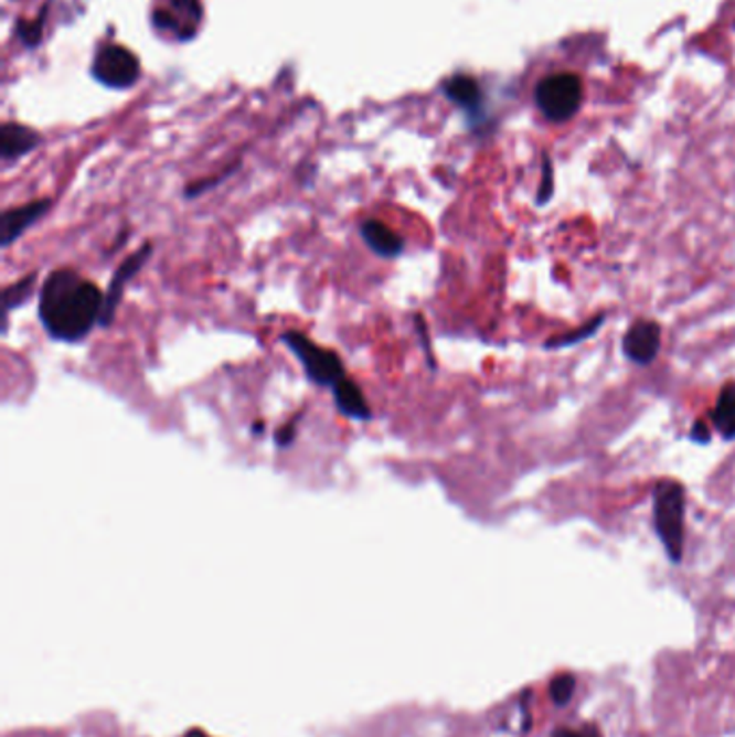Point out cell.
<instances>
[{"instance_id": "6da1fadb", "label": "cell", "mask_w": 735, "mask_h": 737, "mask_svg": "<svg viewBox=\"0 0 735 737\" xmlns=\"http://www.w3.org/2000/svg\"><path fill=\"white\" fill-rule=\"evenodd\" d=\"M104 293L99 287L72 268H58L47 275L40 291V322L50 339L76 343L92 334L102 320Z\"/></svg>"}, {"instance_id": "7a4b0ae2", "label": "cell", "mask_w": 735, "mask_h": 737, "mask_svg": "<svg viewBox=\"0 0 735 737\" xmlns=\"http://www.w3.org/2000/svg\"><path fill=\"white\" fill-rule=\"evenodd\" d=\"M653 531L673 565L684 560L686 548V488L678 479H658L651 488Z\"/></svg>"}, {"instance_id": "3957f363", "label": "cell", "mask_w": 735, "mask_h": 737, "mask_svg": "<svg viewBox=\"0 0 735 737\" xmlns=\"http://www.w3.org/2000/svg\"><path fill=\"white\" fill-rule=\"evenodd\" d=\"M280 341L300 361L307 377L313 384L323 386V388H332L341 377L348 375L345 367H343V361L339 359L337 352L318 345L313 339H309L300 330H285L280 334Z\"/></svg>"}, {"instance_id": "277c9868", "label": "cell", "mask_w": 735, "mask_h": 737, "mask_svg": "<svg viewBox=\"0 0 735 737\" xmlns=\"http://www.w3.org/2000/svg\"><path fill=\"white\" fill-rule=\"evenodd\" d=\"M537 108L554 124L572 119L583 102V85L574 74H552L535 89Z\"/></svg>"}, {"instance_id": "5b68a950", "label": "cell", "mask_w": 735, "mask_h": 737, "mask_svg": "<svg viewBox=\"0 0 735 737\" xmlns=\"http://www.w3.org/2000/svg\"><path fill=\"white\" fill-rule=\"evenodd\" d=\"M93 74L108 87H130L138 78L137 56L124 46L99 47L93 63Z\"/></svg>"}, {"instance_id": "8992f818", "label": "cell", "mask_w": 735, "mask_h": 737, "mask_svg": "<svg viewBox=\"0 0 735 737\" xmlns=\"http://www.w3.org/2000/svg\"><path fill=\"white\" fill-rule=\"evenodd\" d=\"M662 350V328L653 320H637L630 323L621 339V352L624 356L637 365V367H649Z\"/></svg>"}, {"instance_id": "52a82bcc", "label": "cell", "mask_w": 735, "mask_h": 737, "mask_svg": "<svg viewBox=\"0 0 735 737\" xmlns=\"http://www.w3.org/2000/svg\"><path fill=\"white\" fill-rule=\"evenodd\" d=\"M151 253H153L151 242H145L138 248L137 253H132L128 259L121 261V266L117 268V273L110 278V285H108V289L104 293V309H102L99 325H110V323L115 322L117 309H119V302L124 298V291H126L128 282L142 270V266L147 264V259L151 257Z\"/></svg>"}, {"instance_id": "ba28073f", "label": "cell", "mask_w": 735, "mask_h": 737, "mask_svg": "<svg viewBox=\"0 0 735 737\" xmlns=\"http://www.w3.org/2000/svg\"><path fill=\"white\" fill-rule=\"evenodd\" d=\"M50 199H38L20 207H11L2 214V248H9L24 231L33 227L40 218H44L50 210Z\"/></svg>"}, {"instance_id": "9c48e42d", "label": "cell", "mask_w": 735, "mask_h": 737, "mask_svg": "<svg viewBox=\"0 0 735 737\" xmlns=\"http://www.w3.org/2000/svg\"><path fill=\"white\" fill-rule=\"evenodd\" d=\"M361 235L369 248L384 259H395L406 248V239L397 231L391 229L386 223L375 218H369L361 225Z\"/></svg>"}, {"instance_id": "30bf717a", "label": "cell", "mask_w": 735, "mask_h": 737, "mask_svg": "<svg viewBox=\"0 0 735 737\" xmlns=\"http://www.w3.org/2000/svg\"><path fill=\"white\" fill-rule=\"evenodd\" d=\"M332 399H334V406L337 410L352 420H371V408H369L368 397L363 395V391L359 388V384L345 375L341 377L332 388Z\"/></svg>"}, {"instance_id": "8fae6325", "label": "cell", "mask_w": 735, "mask_h": 737, "mask_svg": "<svg viewBox=\"0 0 735 737\" xmlns=\"http://www.w3.org/2000/svg\"><path fill=\"white\" fill-rule=\"evenodd\" d=\"M707 420L712 429L725 440L734 442L735 440V382H725L718 391L716 404L710 410Z\"/></svg>"}, {"instance_id": "7c38bea8", "label": "cell", "mask_w": 735, "mask_h": 737, "mask_svg": "<svg viewBox=\"0 0 735 737\" xmlns=\"http://www.w3.org/2000/svg\"><path fill=\"white\" fill-rule=\"evenodd\" d=\"M40 142V137L20 126V124H4L2 130H0V153H2V160L4 162H11V160H18L22 156H26L29 151H33Z\"/></svg>"}, {"instance_id": "4fadbf2b", "label": "cell", "mask_w": 735, "mask_h": 737, "mask_svg": "<svg viewBox=\"0 0 735 737\" xmlns=\"http://www.w3.org/2000/svg\"><path fill=\"white\" fill-rule=\"evenodd\" d=\"M604 323H606V313H598L589 322L583 323L580 328H574V330H567L563 334H554L551 339H546L544 350L554 352V350H567V348H574L578 343H585V341H589L598 334L599 330L604 328Z\"/></svg>"}, {"instance_id": "5bb4252c", "label": "cell", "mask_w": 735, "mask_h": 737, "mask_svg": "<svg viewBox=\"0 0 735 737\" xmlns=\"http://www.w3.org/2000/svg\"><path fill=\"white\" fill-rule=\"evenodd\" d=\"M445 92L456 104H460L464 108L477 106L479 97H481L479 85L470 76H454L451 81H447Z\"/></svg>"}, {"instance_id": "9a60e30c", "label": "cell", "mask_w": 735, "mask_h": 737, "mask_svg": "<svg viewBox=\"0 0 735 737\" xmlns=\"http://www.w3.org/2000/svg\"><path fill=\"white\" fill-rule=\"evenodd\" d=\"M35 282H38V273H31L11 285L4 287V293H2V300H4V316H9L15 307L24 305L31 296H33V289H35Z\"/></svg>"}, {"instance_id": "2e32d148", "label": "cell", "mask_w": 735, "mask_h": 737, "mask_svg": "<svg viewBox=\"0 0 735 737\" xmlns=\"http://www.w3.org/2000/svg\"><path fill=\"white\" fill-rule=\"evenodd\" d=\"M574 692H576V677L572 673H558L551 682V698L556 707L567 705Z\"/></svg>"}, {"instance_id": "e0dca14e", "label": "cell", "mask_w": 735, "mask_h": 737, "mask_svg": "<svg viewBox=\"0 0 735 737\" xmlns=\"http://www.w3.org/2000/svg\"><path fill=\"white\" fill-rule=\"evenodd\" d=\"M554 194V169H552L551 156L546 153L544 156V175H542V184H540V190H537V199L535 203L537 205H546Z\"/></svg>"}, {"instance_id": "ac0fdd59", "label": "cell", "mask_w": 735, "mask_h": 737, "mask_svg": "<svg viewBox=\"0 0 735 737\" xmlns=\"http://www.w3.org/2000/svg\"><path fill=\"white\" fill-rule=\"evenodd\" d=\"M712 425H710V420L707 418H703V420H694L692 423V427H690L689 431V440L690 442H694V445H710L712 442Z\"/></svg>"}, {"instance_id": "d6986e66", "label": "cell", "mask_w": 735, "mask_h": 737, "mask_svg": "<svg viewBox=\"0 0 735 737\" xmlns=\"http://www.w3.org/2000/svg\"><path fill=\"white\" fill-rule=\"evenodd\" d=\"M233 171H235V167H231L230 171H225V173H221V175H216V178L201 180V182H196V184L188 185L184 192L185 196H188V199H194V196L203 194L205 190H210V188H214V185L221 184L223 180H227Z\"/></svg>"}, {"instance_id": "ffe728a7", "label": "cell", "mask_w": 735, "mask_h": 737, "mask_svg": "<svg viewBox=\"0 0 735 737\" xmlns=\"http://www.w3.org/2000/svg\"><path fill=\"white\" fill-rule=\"evenodd\" d=\"M296 427H298V420H289L287 425H283V427L276 431V447H280V449L289 447V445L296 440Z\"/></svg>"}, {"instance_id": "44dd1931", "label": "cell", "mask_w": 735, "mask_h": 737, "mask_svg": "<svg viewBox=\"0 0 735 737\" xmlns=\"http://www.w3.org/2000/svg\"><path fill=\"white\" fill-rule=\"evenodd\" d=\"M551 737H599L598 729L587 727L583 731H574V729H556Z\"/></svg>"}, {"instance_id": "7402d4cb", "label": "cell", "mask_w": 735, "mask_h": 737, "mask_svg": "<svg viewBox=\"0 0 735 737\" xmlns=\"http://www.w3.org/2000/svg\"><path fill=\"white\" fill-rule=\"evenodd\" d=\"M416 325H418V334H420V339H423V343H425L427 363H429V367L434 368L436 367V363H434V356H432V348H429V343H427V337H425V323L420 320V316H416Z\"/></svg>"}, {"instance_id": "603a6c76", "label": "cell", "mask_w": 735, "mask_h": 737, "mask_svg": "<svg viewBox=\"0 0 735 737\" xmlns=\"http://www.w3.org/2000/svg\"><path fill=\"white\" fill-rule=\"evenodd\" d=\"M182 737H212L210 734H205L203 729H188L184 736Z\"/></svg>"}, {"instance_id": "cb8c5ba5", "label": "cell", "mask_w": 735, "mask_h": 737, "mask_svg": "<svg viewBox=\"0 0 735 737\" xmlns=\"http://www.w3.org/2000/svg\"><path fill=\"white\" fill-rule=\"evenodd\" d=\"M257 431H264V423H255L253 425V434H257Z\"/></svg>"}]
</instances>
